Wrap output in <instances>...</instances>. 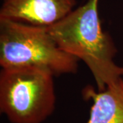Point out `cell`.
I'll use <instances>...</instances> for the list:
<instances>
[{
    "label": "cell",
    "mask_w": 123,
    "mask_h": 123,
    "mask_svg": "<svg viewBox=\"0 0 123 123\" xmlns=\"http://www.w3.org/2000/svg\"><path fill=\"white\" fill-rule=\"evenodd\" d=\"M99 0H88L68 15L49 27L57 45L66 53L83 61L91 71L98 90L123 77V66L114 62L117 49L101 25Z\"/></svg>",
    "instance_id": "cell-1"
},
{
    "label": "cell",
    "mask_w": 123,
    "mask_h": 123,
    "mask_svg": "<svg viewBox=\"0 0 123 123\" xmlns=\"http://www.w3.org/2000/svg\"><path fill=\"white\" fill-rule=\"evenodd\" d=\"M78 62L57 45L47 27L0 20L1 68L32 67L60 76L75 74Z\"/></svg>",
    "instance_id": "cell-2"
},
{
    "label": "cell",
    "mask_w": 123,
    "mask_h": 123,
    "mask_svg": "<svg viewBox=\"0 0 123 123\" xmlns=\"http://www.w3.org/2000/svg\"><path fill=\"white\" fill-rule=\"evenodd\" d=\"M53 76L32 67L1 68L0 112L10 123H43L53 114L56 96Z\"/></svg>",
    "instance_id": "cell-3"
},
{
    "label": "cell",
    "mask_w": 123,
    "mask_h": 123,
    "mask_svg": "<svg viewBox=\"0 0 123 123\" xmlns=\"http://www.w3.org/2000/svg\"><path fill=\"white\" fill-rule=\"evenodd\" d=\"M76 0H3L0 20L49 27L75 9Z\"/></svg>",
    "instance_id": "cell-4"
},
{
    "label": "cell",
    "mask_w": 123,
    "mask_h": 123,
    "mask_svg": "<svg viewBox=\"0 0 123 123\" xmlns=\"http://www.w3.org/2000/svg\"><path fill=\"white\" fill-rule=\"evenodd\" d=\"M82 93L84 99L92 102L90 116L85 123H123V77L103 90L88 86Z\"/></svg>",
    "instance_id": "cell-5"
}]
</instances>
